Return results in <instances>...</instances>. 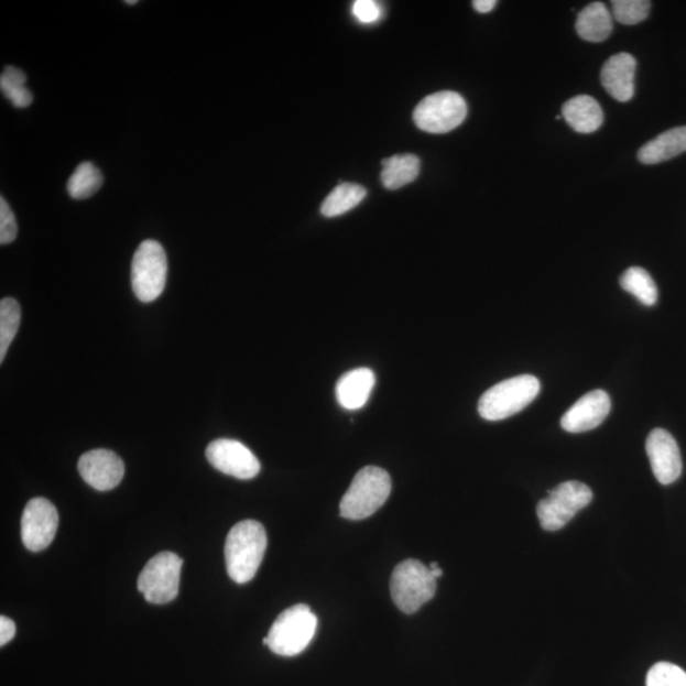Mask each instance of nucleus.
Instances as JSON below:
<instances>
[{"instance_id":"obj_1","label":"nucleus","mask_w":686,"mask_h":686,"mask_svg":"<svg viewBox=\"0 0 686 686\" xmlns=\"http://www.w3.org/2000/svg\"><path fill=\"white\" fill-rule=\"evenodd\" d=\"M268 548V534L254 520L238 523L227 536L226 562L231 580L247 584L258 574L264 552Z\"/></svg>"},{"instance_id":"obj_2","label":"nucleus","mask_w":686,"mask_h":686,"mask_svg":"<svg viewBox=\"0 0 686 686\" xmlns=\"http://www.w3.org/2000/svg\"><path fill=\"white\" fill-rule=\"evenodd\" d=\"M392 492V479L386 470L369 466L359 470L340 503L341 515L363 520L375 514Z\"/></svg>"},{"instance_id":"obj_3","label":"nucleus","mask_w":686,"mask_h":686,"mask_svg":"<svg viewBox=\"0 0 686 686\" xmlns=\"http://www.w3.org/2000/svg\"><path fill=\"white\" fill-rule=\"evenodd\" d=\"M541 392V382L534 375H519L493 385L478 403V412L487 421H501L516 415Z\"/></svg>"},{"instance_id":"obj_4","label":"nucleus","mask_w":686,"mask_h":686,"mask_svg":"<svg viewBox=\"0 0 686 686\" xmlns=\"http://www.w3.org/2000/svg\"><path fill=\"white\" fill-rule=\"evenodd\" d=\"M318 619L308 606L297 605L281 613L268 635L274 654L293 657L309 646L316 634Z\"/></svg>"},{"instance_id":"obj_5","label":"nucleus","mask_w":686,"mask_h":686,"mask_svg":"<svg viewBox=\"0 0 686 686\" xmlns=\"http://www.w3.org/2000/svg\"><path fill=\"white\" fill-rule=\"evenodd\" d=\"M436 594V578L428 566L417 559L401 562L391 578L394 605L403 613L413 614L432 600Z\"/></svg>"},{"instance_id":"obj_6","label":"nucleus","mask_w":686,"mask_h":686,"mask_svg":"<svg viewBox=\"0 0 686 686\" xmlns=\"http://www.w3.org/2000/svg\"><path fill=\"white\" fill-rule=\"evenodd\" d=\"M168 261L161 243L148 239L138 247L131 262V286L140 302L152 303L167 283Z\"/></svg>"},{"instance_id":"obj_7","label":"nucleus","mask_w":686,"mask_h":686,"mask_svg":"<svg viewBox=\"0 0 686 686\" xmlns=\"http://www.w3.org/2000/svg\"><path fill=\"white\" fill-rule=\"evenodd\" d=\"M592 491L589 486L577 481L560 483L552 490L548 498L538 503L536 514L544 531L557 532L589 507Z\"/></svg>"},{"instance_id":"obj_8","label":"nucleus","mask_w":686,"mask_h":686,"mask_svg":"<svg viewBox=\"0 0 686 686\" xmlns=\"http://www.w3.org/2000/svg\"><path fill=\"white\" fill-rule=\"evenodd\" d=\"M184 560L172 552H162L148 562L138 578V589L152 605H168L179 592Z\"/></svg>"},{"instance_id":"obj_9","label":"nucleus","mask_w":686,"mask_h":686,"mask_svg":"<svg viewBox=\"0 0 686 686\" xmlns=\"http://www.w3.org/2000/svg\"><path fill=\"white\" fill-rule=\"evenodd\" d=\"M467 113L465 98L453 90H443L424 98L413 112V120L421 130L445 134L461 126Z\"/></svg>"},{"instance_id":"obj_10","label":"nucleus","mask_w":686,"mask_h":686,"mask_svg":"<svg viewBox=\"0 0 686 686\" xmlns=\"http://www.w3.org/2000/svg\"><path fill=\"white\" fill-rule=\"evenodd\" d=\"M59 525L56 508L46 499H32L24 508L21 534L24 547L31 552H41L55 538Z\"/></svg>"},{"instance_id":"obj_11","label":"nucleus","mask_w":686,"mask_h":686,"mask_svg":"<svg viewBox=\"0 0 686 686\" xmlns=\"http://www.w3.org/2000/svg\"><path fill=\"white\" fill-rule=\"evenodd\" d=\"M206 458L219 472L238 479H252L260 473L261 465L246 445L231 439H218L206 448Z\"/></svg>"},{"instance_id":"obj_12","label":"nucleus","mask_w":686,"mask_h":686,"mask_svg":"<svg viewBox=\"0 0 686 686\" xmlns=\"http://www.w3.org/2000/svg\"><path fill=\"white\" fill-rule=\"evenodd\" d=\"M646 451L652 470L661 484H672L683 472L679 445L664 428H655L647 437Z\"/></svg>"},{"instance_id":"obj_13","label":"nucleus","mask_w":686,"mask_h":686,"mask_svg":"<svg viewBox=\"0 0 686 686\" xmlns=\"http://www.w3.org/2000/svg\"><path fill=\"white\" fill-rule=\"evenodd\" d=\"M78 470L85 482L97 491L113 490L126 475V466L118 454L106 449L83 454L78 461Z\"/></svg>"},{"instance_id":"obj_14","label":"nucleus","mask_w":686,"mask_h":686,"mask_svg":"<svg viewBox=\"0 0 686 686\" xmlns=\"http://www.w3.org/2000/svg\"><path fill=\"white\" fill-rule=\"evenodd\" d=\"M610 396L605 391H592L581 396L560 420V426L567 433L581 434L597 428L609 416Z\"/></svg>"},{"instance_id":"obj_15","label":"nucleus","mask_w":686,"mask_h":686,"mask_svg":"<svg viewBox=\"0 0 686 686\" xmlns=\"http://www.w3.org/2000/svg\"><path fill=\"white\" fill-rule=\"evenodd\" d=\"M635 69H638V62L631 54L613 55L602 66L601 85L617 101H631L634 96Z\"/></svg>"},{"instance_id":"obj_16","label":"nucleus","mask_w":686,"mask_h":686,"mask_svg":"<svg viewBox=\"0 0 686 686\" xmlns=\"http://www.w3.org/2000/svg\"><path fill=\"white\" fill-rule=\"evenodd\" d=\"M375 386V374L368 368L349 371L338 380L336 399L345 410H360L368 403Z\"/></svg>"},{"instance_id":"obj_17","label":"nucleus","mask_w":686,"mask_h":686,"mask_svg":"<svg viewBox=\"0 0 686 686\" xmlns=\"http://www.w3.org/2000/svg\"><path fill=\"white\" fill-rule=\"evenodd\" d=\"M562 116L580 134H591L605 122V113L597 99L585 95L568 99L562 107Z\"/></svg>"},{"instance_id":"obj_18","label":"nucleus","mask_w":686,"mask_h":686,"mask_svg":"<svg viewBox=\"0 0 686 686\" xmlns=\"http://www.w3.org/2000/svg\"><path fill=\"white\" fill-rule=\"evenodd\" d=\"M686 152V127H677L663 132L639 152V160L643 164H657L675 159Z\"/></svg>"},{"instance_id":"obj_19","label":"nucleus","mask_w":686,"mask_h":686,"mask_svg":"<svg viewBox=\"0 0 686 686\" xmlns=\"http://www.w3.org/2000/svg\"><path fill=\"white\" fill-rule=\"evenodd\" d=\"M578 36L590 43H602L613 31V20L606 4L595 2L586 6L576 20Z\"/></svg>"},{"instance_id":"obj_20","label":"nucleus","mask_w":686,"mask_h":686,"mask_svg":"<svg viewBox=\"0 0 686 686\" xmlns=\"http://www.w3.org/2000/svg\"><path fill=\"white\" fill-rule=\"evenodd\" d=\"M380 178L388 189H399L411 184L420 175L421 162L413 154L394 155L382 162Z\"/></svg>"},{"instance_id":"obj_21","label":"nucleus","mask_w":686,"mask_h":686,"mask_svg":"<svg viewBox=\"0 0 686 686\" xmlns=\"http://www.w3.org/2000/svg\"><path fill=\"white\" fill-rule=\"evenodd\" d=\"M367 189L357 184H341L330 193L325 203L320 206V213L326 218H336L340 215L357 208L366 198Z\"/></svg>"},{"instance_id":"obj_22","label":"nucleus","mask_w":686,"mask_h":686,"mask_svg":"<svg viewBox=\"0 0 686 686\" xmlns=\"http://www.w3.org/2000/svg\"><path fill=\"white\" fill-rule=\"evenodd\" d=\"M627 293H631L646 307H652L658 300V291L654 279L642 268H630L619 280Z\"/></svg>"},{"instance_id":"obj_23","label":"nucleus","mask_w":686,"mask_h":686,"mask_svg":"<svg viewBox=\"0 0 686 686\" xmlns=\"http://www.w3.org/2000/svg\"><path fill=\"white\" fill-rule=\"evenodd\" d=\"M104 184V176L95 164L85 162L78 165L68 181L66 189L72 198L85 200L98 193Z\"/></svg>"},{"instance_id":"obj_24","label":"nucleus","mask_w":686,"mask_h":686,"mask_svg":"<svg viewBox=\"0 0 686 686\" xmlns=\"http://www.w3.org/2000/svg\"><path fill=\"white\" fill-rule=\"evenodd\" d=\"M21 325V307L12 297L0 302V362H3Z\"/></svg>"},{"instance_id":"obj_25","label":"nucleus","mask_w":686,"mask_h":686,"mask_svg":"<svg viewBox=\"0 0 686 686\" xmlns=\"http://www.w3.org/2000/svg\"><path fill=\"white\" fill-rule=\"evenodd\" d=\"M28 77L21 69L14 66H7L2 77H0V89L10 99L13 106L19 109L29 107L33 101V96L26 87Z\"/></svg>"},{"instance_id":"obj_26","label":"nucleus","mask_w":686,"mask_h":686,"mask_svg":"<svg viewBox=\"0 0 686 686\" xmlns=\"http://www.w3.org/2000/svg\"><path fill=\"white\" fill-rule=\"evenodd\" d=\"M611 6L616 20L625 26L643 22L651 11V2L647 0H613Z\"/></svg>"},{"instance_id":"obj_27","label":"nucleus","mask_w":686,"mask_h":686,"mask_svg":"<svg viewBox=\"0 0 686 686\" xmlns=\"http://www.w3.org/2000/svg\"><path fill=\"white\" fill-rule=\"evenodd\" d=\"M647 686H686V673L671 663H658L647 674Z\"/></svg>"},{"instance_id":"obj_28","label":"nucleus","mask_w":686,"mask_h":686,"mask_svg":"<svg viewBox=\"0 0 686 686\" xmlns=\"http://www.w3.org/2000/svg\"><path fill=\"white\" fill-rule=\"evenodd\" d=\"M17 233H19V228H17L14 214L6 198L0 197V243L3 246L12 243Z\"/></svg>"},{"instance_id":"obj_29","label":"nucleus","mask_w":686,"mask_h":686,"mask_svg":"<svg viewBox=\"0 0 686 686\" xmlns=\"http://www.w3.org/2000/svg\"><path fill=\"white\" fill-rule=\"evenodd\" d=\"M353 15L362 23H373L380 17V8L371 0H358L352 7Z\"/></svg>"},{"instance_id":"obj_30","label":"nucleus","mask_w":686,"mask_h":686,"mask_svg":"<svg viewBox=\"0 0 686 686\" xmlns=\"http://www.w3.org/2000/svg\"><path fill=\"white\" fill-rule=\"evenodd\" d=\"M15 635V624L12 619L4 616L0 617V646H6Z\"/></svg>"},{"instance_id":"obj_31","label":"nucleus","mask_w":686,"mask_h":686,"mask_svg":"<svg viewBox=\"0 0 686 686\" xmlns=\"http://www.w3.org/2000/svg\"><path fill=\"white\" fill-rule=\"evenodd\" d=\"M496 4H498L496 0H475L473 2L475 10L482 14L493 11Z\"/></svg>"},{"instance_id":"obj_32","label":"nucleus","mask_w":686,"mask_h":686,"mask_svg":"<svg viewBox=\"0 0 686 686\" xmlns=\"http://www.w3.org/2000/svg\"><path fill=\"white\" fill-rule=\"evenodd\" d=\"M428 568L429 571H432V575L436 578V580L444 575L443 568L439 566V564H436V562L429 564Z\"/></svg>"},{"instance_id":"obj_33","label":"nucleus","mask_w":686,"mask_h":686,"mask_svg":"<svg viewBox=\"0 0 686 686\" xmlns=\"http://www.w3.org/2000/svg\"><path fill=\"white\" fill-rule=\"evenodd\" d=\"M127 4L134 6V4H138V2H137V0H131V2H127Z\"/></svg>"}]
</instances>
